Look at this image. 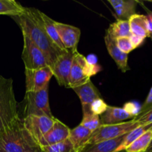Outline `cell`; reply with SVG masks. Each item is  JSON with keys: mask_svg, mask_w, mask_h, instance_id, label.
Wrapping results in <instances>:
<instances>
[{"mask_svg": "<svg viewBox=\"0 0 152 152\" xmlns=\"http://www.w3.org/2000/svg\"><path fill=\"white\" fill-rule=\"evenodd\" d=\"M26 7L14 0H0V15L16 17L23 14Z\"/></svg>", "mask_w": 152, "mask_h": 152, "instance_id": "cell-22", "label": "cell"}, {"mask_svg": "<svg viewBox=\"0 0 152 152\" xmlns=\"http://www.w3.org/2000/svg\"><path fill=\"white\" fill-rule=\"evenodd\" d=\"M152 107V87L150 89V91L148 93V96H147L146 99H145V102L143 103V105H141L140 111L139 115H141L143 113H145V111H148L149 108H151ZM138 115V116H139Z\"/></svg>", "mask_w": 152, "mask_h": 152, "instance_id": "cell-31", "label": "cell"}, {"mask_svg": "<svg viewBox=\"0 0 152 152\" xmlns=\"http://www.w3.org/2000/svg\"><path fill=\"white\" fill-rule=\"evenodd\" d=\"M32 10L34 13L35 14V16L38 19V20L39 21L42 26L43 27L45 32L47 33L48 36L50 37V39L53 42V43L60 50H65V47L62 45L60 38H59V34H58L57 31H56V26H55V21L53 20L51 18H50L48 16L45 14L42 11L37 10V9L32 8Z\"/></svg>", "mask_w": 152, "mask_h": 152, "instance_id": "cell-14", "label": "cell"}, {"mask_svg": "<svg viewBox=\"0 0 152 152\" xmlns=\"http://www.w3.org/2000/svg\"><path fill=\"white\" fill-rule=\"evenodd\" d=\"M108 106V105L105 103V101L102 98H99V99H96L92 102L90 107V111L92 114L101 116L105 113Z\"/></svg>", "mask_w": 152, "mask_h": 152, "instance_id": "cell-28", "label": "cell"}, {"mask_svg": "<svg viewBox=\"0 0 152 152\" xmlns=\"http://www.w3.org/2000/svg\"><path fill=\"white\" fill-rule=\"evenodd\" d=\"M145 152H152V140H151V143H150L149 146H148V148H147L146 151Z\"/></svg>", "mask_w": 152, "mask_h": 152, "instance_id": "cell-34", "label": "cell"}, {"mask_svg": "<svg viewBox=\"0 0 152 152\" xmlns=\"http://www.w3.org/2000/svg\"><path fill=\"white\" fill-rule=\"evenodd\" d=\"M140 105L137 102H127V103L125 104L124 107H123V109H124L126 112L129 113L130 115H132L134 118L139 115L140 111Z\"/></svg>", "mask_w": 152, "mask_h": 152, "instance_id": "cell-30", "label": "cell"}, {"mask_svg": "<svg viewBox=\"0 0 152 152\" xmlns=\"http://www.w3.org/2000/svg\"><path fill=\"white\" fill-rule=\"evenodd\" d=\"M104 39L108 53L116 62L119 69L121 70L123 73L130 70V68L128 65V59H129L128 54L122 52L117 47L115 39L112 38L108 34H105Z\"/></svg>", "mask_w": 152, "mask_h": 152, "instance_id": "cell-15", "label": "cell"}, {"mask_svg": "<svg viewBox=\"0 0 152 152\" xmlns=\"http://www.w3.org/2000/svg\"><path fill=\"white\" fill-rule=\"evenodd\" d=\"M0 152H4V151H1V150H0Z\"/></svg>", "mask_w": 152, "mask_h": 152, "instance_id": "cell-35", "label": "cell"}, {"mask_svg": "<svg viewBox=\"0 0 152 152\" xmlns=\"http://www.w3.org/2000/svg\"><path fill=\"white\" fill-rule=\"evenodd\" d=\"M151 127L152 124L144 125V126H137V127L135 128L134 129L131 131L129 133H128L127 134L125 135L121 145H120V147H119L118 149H117V152L125 151L128 146H129L132 142H134L137 138H139L140 137L141 135L143 134L145 132H146L147 131L149 130Z\"/></svg>", "mask_w": 152, "mask_h": 152, "instance_id": "cell-24", "label": "cell"}, {"mask_svg": "<svg viewBox=\"0 0 152 152\" xmlns=\"http://www.w3.org/2000/svg\"><path fill=\"white\" fill-rule=\"evenodd\" d=\"M54 119L55 117L51 118L46 116L29 115L22 118V120L26 130L37 142L48 132L53 126Z\"/></svg>", "mask_w": 152, "mask_h": 152, "instance_id": "cell-10", "label": "cell"}, {"mask_svg": "<svg viewBox=\"0 0 152 152\" xmlns=\"http://www.w3.org/2000/svg\"><path fill=\"white\" fill-rule=\"evenodd\" d=\"M23 116H46L53 118L48 99V86L39 91L26 92L23 100Z\"/></svg>", "mask_w": 152, "mask_h": 152, "instance_id": "cell-5", "label": "cell"}, {"mask_svg": "<svg viewBox=\"0 0 152 152\" xmlns=\"http://www.w3.org/2000/svg\"><path fill=\"white\" fill-rule=\"evenodd\" d=\"M140 125L133 119L114 125H102L99 129L92 133L88 145L95 144L103 141L111 140L124 136Z\"/></svg>", "mask_w": 152, "mask_h": 152, "instance_id": "cell-6", "label": "cell"}, {"mask_svg": "<svg viewBox=\"0 0 152 152\" xmlns=\"http://www.w3.org/2000/svg\"><path fill=\"white\" fill-rule=\"evenodd\" d=\"M80 125L88 129L92 133L102 126L99 116L94 114L92 113L83 114V120Z\"/></svg>", "mask_w": 152, "mask_h": 152, "instance_id": "cell-25", "label": "cell"}, {"mask_svg": "<svg viewBox=\"0 0 152 152\" xmlns=\"http://www.w3.org/2000/svg\"><path fill=\"white\" fill-rule=\"evenodd\" d=\"M99 71V65L89 62L87 58L77 50L73 58L69 76V88L73 89L85 84Z\"/></svg>", "mask_w": 152, "mask_h": 152, "instance_id": "cell-4", "label": "cell"}, {"mask_svg": "<svg viewBox=\"0 0 152 152\" xmlns=\"http://www.w3.org/2000/svg\"><path fill=\"white\" fill-rule=\"evenodd\" d=\"M106 34L114 39L124 37H130L132 32L129 20L117 19L116 22H113L109 25V28L106 31Z\"/></svg>", "mask_w": 152, "mask_h": 152, "instance_id": "cell-21", "label": "cell"}, {"mask_svg": "<svg viewBox=\"0 0 152 152\" xmlns=\"http://www.w3.org/2000/svg\"><path fill=\"white\" fill-rule=\"evenodd\" d=\"M19 118V105L15 96L13 80L0 75V132Z\"/></svg>", "mask_w": 152, "mask_h": 152, "instance_id": "cell-3", "label": "cell"}, {"mask_svg": "<svg viewBox=\"0 0 152 152\" xmlns=\"http://www.w3.org/2000/svg\"><path fill=\"white\" fill-rule=\"evenodd\" d=\"M43 152H76L69 139L65 141L42 148Z\"/></svg>", "mask_w": 152, "mask_h": 152, "instance_id": "cell-26", "label": "cell"}, {"mask_svg": "<svg viewBox=\"0 0 152 152\" xmlns=\"http://www.w3.org/2000/svg\"><path fill=\"white\" fill-rule=\"evenodd\" d=\"M114 8L118 19L129 20L133 15L136 14L137 1L135 0H108Z\"/></svg>", "mask_w": 152, "mask_h": 152, "instance_id": "cell-18", "label": "cell"}, {"mask_svg": "<svg viewBox=\"0 0 152 152\" xmlns=\"http://www.w3.org/2000/svg\"><path fill=\"white\" fill-rule=\"evenodd\" d=\"M23 36V49L22 59L25 64V69L35 70L47 66L48 64L44 53L27 37Z\"/></svg>", "mask_w": 152, "mask_h": 152, "instance_id": "cell-7", "label": "cell"}, {"mask_svg": "<svg viewBox=\"0 0 152 152\" xmlns=\"http://www.w3.org/2000/svg\"><path fill=\"white\" fill-rule=\"evenodd\" d=\"M92 132L88 129L79 125L74 129H71L69 140L72 143L76 152H81L88 145Z\"/></svg>", "mask_w": 152, "mask_h": 152, "instance_id": "cell-16", "label": "cell"}, {"mask_svg": "<svg viewBox=\"0 0 152 152\" xmlns=\"http://www.w3.org/2000/svg\"><path fill=\"white\" fill-rule=\"evenodd\" d=\"M71 129L62 122L55 118L53 124L45 135L37 142L41 148L54 145L68 139Z\"/></svg>", "mask_w": 152, "mask_h": 152, "instance_id": "cell-11", "label": "cell"}, {"mask_svg": "<svg viewBox=\"0 0 152 152\" xmlns=\"http://www.w3.org/2000/svg\"><path fill=\"white\" fill-rule=\"evenodd\" d=\"M55 26L65 50L72 51L77 50V45L81 35L80 28L56 21Z\"/></svg>", "mask_w": 152, "mask_h": 152, "instance_id": "cell-12", "label": "cell"}, {"mask_svg": "<svg viewBox=\"0 0 152 152\" xmlns=\"http://www.w3.org/2000/svg\"><path fill=\"white\" fill-rule=\"evenodd\" d=\"M133 120L138 123L140 126L152 124V107L141 115L134 117Z\"/></svg>", "mask_w": 152, "mask_h": 152, "instance_id": "cell-29", "label": "cell"}, {"mask_svg": "<svg viewBox=\"0 0 152 152\" xmlns=\"http://www.w3.org/2000/svg\"><path fill=\"white\" fill-rule=\"evenodd\" d=\"M0 150L4 152H43L25 128L22 117L0 132Z\"/></svg>", "mask_w": 152, "mask_h": 152, "instance_id": "cell-2", "label": "cell"}, {"mask_svg": "<svg viewBox=\"0 0 152 152\" xmlns=\"http://www.w3.org/2000/svg\"><path fill=\"white\" fill-rule=\"evenodd\" d=\"M124 136L120 137L111 140L103 141L95 144L88 145L81 152H117V149L121 145ZM120 152H126L125 151Z\"/></svg>", "mask_w": 152, "mask_h": 152, "instance_id": "cell-19", "label": "cell"}, {"mask_svg": "<svg viewBox=\"0 0 152 152\" xmlns=\"http://www.w3.org/2000/svg\"><path fill=\"white\" fill-rule=\"evenodd\" d=\"M147 20H148V37L152 40V11H148V15L146 16Z\"/></svg>", "mask_w": 152, "mask_h": 152, "instance_id": "cell-33", "label": "cell"}, {"mask_svg": "<svg viewBox=\"0 0 152 152\" xmlns=\"http://www.w3.org/2000/svg\"><path fill=\"white\" fill-rule=\"evenodd\" d=\"M26 92L39 91L48 86L53 77V71L49 65L35 70L25 69Z\"/></svg>", "mask_w": 152, "mask_h": 152, "instance_id": "cell-8", "label": "cell"}, {"mask_svg": "<svg viewBox=\"0 0 152 152\" xmlns=\"http://www.w3.org/2000/svg\"><path fill=\"white\" fill-rule=\"evenodd\" d=\"M73 90L80 98L83 109V114H91V112L90 111V107L92 102L96 99L102 98L100 92L91 81V80L82 86L74 88Z\"/></svg>", "mask_w": 152, "mask_h": 152, "instance_id": "cell-13", "label": "cell"}, {"mask_svg": "<svg viewBox=\"0 0 152 152\" xmlns=\"http://www.w3.org/2000/svg\"><path fill=\"white\" fill-rule=\"evenodd\" d=\"M76 51L64 50L58 56L51 68L53 77L56 78L59 86L69 88V76L72 66L73 58Z\"/></svg>", "mask_w": 152, "mask_h": 152, "instance_id": "cell-9", "label": "cell"}, {"mask_svg": "<svg viewBox=\"0 0 152 152\" xmlns=\"http://www.w3.org/2000/svg\"><path fill=\"white\" fill-rule=\"evenodd\" d=\"M22 33L26 35L44 53L48 65L52 68L58 56L64 51L60 50L48 36L32 8L26 7L22 15L16 16Z\"/></svg>", "mask_w": 152, "mask_h": 152, "instance_id": "cell-1", "label": "cell"}, {"mask_svg": "<svg viewBox=\"0 0 152 152\" xmlns=\"http://www.w3.org/2000/svg\"><path fill=\"white\" fill-rule=\"evenodd\" d=\"M115 43L117 47L122 52L126 53V54H129L130 52H132V50H134L129 37H119V38L115 39Z\"/></svg>", "mask_w": 152, "mask_h": 152, "instance_id": "cell-27", "label": "cell"}, {"mask_svg": "<svg viewBox=\"0 0 152 152\" xmlns=\"http://www.w3.org/2000/svg\"><path fill=\"white\" fill-rule=\"evenodd\" d=\"M102 125H114L123 123L129 119H134L132 115L126 112L123 108L108 105L104 114L99 116Z\"/></svg>", "mask_w": 152, "mask_h": 152, "instance_id": "cell-17", "label": "cell"}, {"mask_svg": "<svg viewBox=\"0 0 152 152\" xmlns=\"http://www.w3.org/2000/svg\"><path fill=\"white\" fill-rule=\"evenodd\" d=\"M130 38L131 42H132V44L133 45L134 48H137L140 47L141 45L143 43V42L145 41V39L142 38V37H138V36L134 35V34H132L131 37H129Z\"/></svg>", "mask_w": 152, "mask_h": 152, "instance_id": "cell-32", "label": "cell"}, {"mask_svg": "<svg viewBox=\"0 0 152 152\" xmlns=\"http://www.w3.org/2000/svg\"><path fill=\"white\" fill-rule=\"evenodd\" d=\"M132 34L145 39L148 37V20L146 16L141 14L133 15L129 19Z\"/></svg>", "mask_w": 152, "mask_h": 152, "instance_id": "cell-20", "label": "cell"}, {"mask_svg": "<svg viewBox=\"0 0 152 152\" xmlns=\"http://www.w3.org/2000/svg\"><path fill=\"white\" fill-rule=\"evenodd\" d=\"M152 140V127L126 148V152H145Z\"/></svg>", "mask_w": 152, "mask_h": 152, "instance_id": "cell-23", "label": "cell"}]
</instances>
